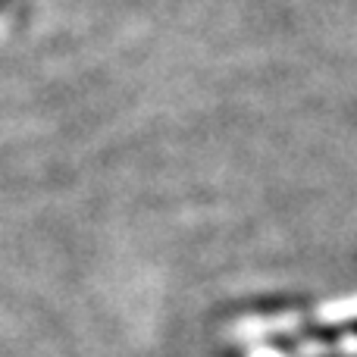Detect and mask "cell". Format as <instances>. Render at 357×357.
Here are the masks:
<instances>
[{"label": "cell", "instance_id": "cell-1", "mask_svg": "<svg viewBox=\"0 0 357 357\" xmlns=\"http://www.w3.org/2000/svg\"><path fill=\"white\" fill-rule=\"evenodd\" d=\"M354 329H357V323H354Z\"/></svg>", "mask_w": 357, "mask_h": 357}]
</instances>
